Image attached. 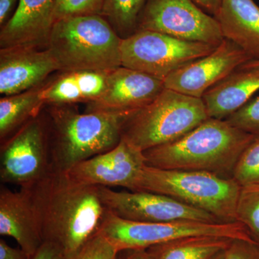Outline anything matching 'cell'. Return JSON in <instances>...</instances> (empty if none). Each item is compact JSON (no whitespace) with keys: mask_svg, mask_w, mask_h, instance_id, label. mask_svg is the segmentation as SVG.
<instances>
[{"mask_svg":"<svg viewBox=\"0 0 259 259\" xmlns=\"http://www.w3.org/2000/svg\"><path fill=\"white\" fill-rule=\"evenodd\" d=\"M44 242L73 259L100 231L106 214L98 187L81 185L64 173H52L31 187Z\"/></svg>","mask_w":259,"mask_h":259,"instance_id":"1","label":"cell"},{"mask_svg":"<svg viewBox=\"0 0 259 259\" xmlns=\"http://www.w3.org/2000/svg\"><path fill=\"white\" fill-rule=\"evenodd\" d=\"M255 139L226 120L209 117L180 139L148 149L144 155L146 166L231 178L240 156Z\"/></svg>","mask_w":259,"mask_h":259,"instance_id":"2","label":"cell"},{"mask_svg":"<svg viewBox=\"0 0 259 259\" xmlns=\"http://www.w3.org/2000/svg\"><path fill=\"white\" fill-rule=\"evenodd\" d=\"M69 105H50L45 116L52 173H65L115 148L128 117L107 112L80 113Z\"/></svg>","mask_w":259,"mask_h":259,"instance_id":"3","label":"cell"},{"mask_svg":"<svg viewBox=\"0 0 259 259\" xmlns=\"http://www.w3.org/2000/svg\"><path fill=\"white\" fill-rule=\"evenodd\" d=\"M122 40L101 15H84L56 22L47 48L59 71L109 72L122 66Z\"/></svg>","mask_w":259,"mask_h":259,"instance_id":"4","label":"cell"},{"mask_svg":"<svg viewBox=\"0 0 259 259\" xmlns=\"http://www.w3.org/2000/svg\"><path fill=\"white\" fill-rule=\"evenodd\" d=\"M241 187L234 179L202 171L145 166L131 191L163 194L212 214L223 223L237 221Z\"/></svg>","mask_w":259,"mask_h":259,"instance_id":"5","label":"cell"},{"mask_svg":"<svg viewBox=\"0 0 259 259\" xmlns=\"http://www.w3.org/2000/svg\"><path fill=\"white\" fill-rule=\"evenodd\" d=\"M209 118L202 98L165 88L124 121L122 140L140 151L176 141Z\"/></svg>","mask_w":259,"mask_h":259,"instance_id":"6","label":"cell"},{"mask_svg":"<svg viewBox=\"0 0 259 259\" xmlns=\"http://www.w3.org/2000/svg\"><path fill=\"white\" fill-rule=\"evenodd\" d=\"M100 233L108 238L119 252L124 250L147 249L152 245L188 236L223 237L254 243L246 228L239 222H139L122 219L107 211Z\"/></svg>","mask_w":259,"mask_h":259,"instance_id":"7","label":"cell"},{"mask_svg":"<svg viewBox=\"0 0 259 259\" xmlns=\"http://www.w3.org/2000/svg\"><path fill=\"white\" fill-rule=\"evenodd\" d=\"M218 46L188 41L161 32L138 30L121 42V63L129 68L164 81L171 73Z\"/></svg>","mask_w":259,"mask_h":259,"instance_id":"8","label":"cell"},{"mask_svg":"<svg viewBox=\"0 0 259 259\" xmlns=\"http://www.w3.org/2000/svg\"><path fill=\"white\" fill-rule=\"evenodd\" d=\"M1 144L2 184L28 188L52 174L45 117H33Z\"/></svg>","mask_w":259,"mask_h":259,"instance_id":"9","label":"cell"},{"mask_svg":"<svg viewBox=\"0 0 259 259\" xmlns=\"http://www.w3.org/2000/svg\"><path fill=\"white\" fill-rule=\"evenodd\" d=\"M138 30L215 46L224 39L215 18L193 0H147L139 18Z\"/></svg>","mask_w":259,"mask_h":259,"instance_id":"10","label":"cell"},{"mask_svg":"<svg viewBox=\"0 0 259 259\" xmlns=\"http://www.w3.org/2000/svg\"><path fill=\"white\" fill-rule=\"evenodd\" d=\"M98 189L107 212L122 219L148 223L180 221L223 223L205 211L163 194L144 191H115L105 187Z\"/></svg>","mask_w":259,"mask_h":259,"instance_id":"11","label":"cell"},{"mask_svg":"<svg viewBox=\"0 0 259 259\" xmlns=\"http://www.w3.org/2000/svg\"><path fill=\"white\" fill-rule=\"evenodd\" d=\"M251 60L236 44L223 39L211 54L171 73L163 81L165 88L187 96L202 98L209 89Z\"/></svg>","mask_w":259,"mask_h":259,"instance_id":"12","label":"cell"},{"mask_svg":"<svg viewBox=\"0 0 259 259\" xmlns=\"http://www.w3.org/2000/svg\"><path fill=\"white\" fill-rule=\"evenodd\" d=\"M164 89L162 80L121 66L108 72L105 90L88 103L86 112L130 116L154 101Z\"/></svg>","mask_w":259,"mask_h":259,"instance_id":"13","label":"cell"},{"mask_svg":"<svg viewBox=\"0 0 259 259\" xmlns=\"http://www.w3.org/2000/svg\"><path fill=\"white\" fill-rule=\"evenodd\" d=\"M146 165L144 152L121 139L115 148L80 162L64 174L81 185L131 191Z\"/></svg>","mask_w":259,"mask_h":259,"instance_id":"14","label":"cell"},{"mask_svg":"<svg viewBox=\"0 0 259 259\" xmlns=\"http://www.w3.org/2000/svg\"><path fill=\"white\" fill-rule=\"evenodd\" d=\"M56 71L59 65L47 47L1 49L0 93L10 96L36 88Z\"/></svg>","mask_w":259,"mask_h":259,"instance_id":"15","label":"cell"},{"mask_svg":"<svg viewBox=\"0 0 259 259\" xmlns=\"http://www.w3.org/2000/svg\"><path fill=\"white\" fill-rule=\"evenodd\" d=\"M0 235L14 238L30 259L44 243L31 187H0Z\"/></svg>","mask_w":259,"mask_h":259,"instance_id":"16","label":"cell"},{"mask_svg":"<svg viewBox=\"0 0 259 259\" xmlns=\"http://www.w3.org/2000/svg\"><path fill=\"white\" fill-rule=\"evenodd\" d=\"M55 0H19L13 17L0 32L1 49L47 47L54 23Z\"/></svg>","mask_w":259,"mask_h":259,"instance_id":"17","label":"cell"},{"mask_svg":"<svg viewBox=\"0 0 259 259\" xmlns=\"http://www.w3.org/2000/svg\"><path fill=\"white\" fill-rule=\"evenodd\" d=\"M259 91V67L240 66L202 97L207 115L226 120Z\"/></svg>","mask_w":259,"mask_h":259,"instance_id":"18","label":"cell"},{"mask_svg":"<svg viewBox=\"0 0 259 259\" xmlns=\"http://www.w3.org/2000/svg\"><path fill=\"white\" fill-rule=\"evenodd\" d=\"M214 17L223 38L259 60V7L253 0H221Z\"/></svg>","mask_w":259,"mask_h":259,"instance_id":"19","label":"cell"},{"mask_svg":"<svg viewBox=\"0 0 259 259\" xmlns=\"http://www.w3.org/2000/svg\"><path fill=\"white\" fill-rule=\"evenodd\" d=\"M107 74L94 71L64 72L50 84L42 87L40 97L45 105L89 103L96 100L105 90Z\"/></svg>","mask_w":259,"mask_h":259,"instance_id":"20","label":"cell"},{"mask_svg":"<svg viewBox=\"0 0 259 259\" xmlns=\"http://www.w3.org/2000/svg\"><path fill=\"white\" fill-rule=\"evenodd\" d=\"M233 239L223 237H184L152 245L146 250L148 259H211L224 251Z\"/></svg>","mask_w":259,"mask_h":259,"instance_id":"21","label":"cell"},{"mask_svg":"<svg viewBox=\"0 0 259 259\" xmlns=\"http://www.w3.org/2000/svg\"><path fill=\"white\" fill-rule=\"evenodd\" d=\"M41 88H36L3 97L0 100V139L1 143L15 134L22 126L40 115L45 104L40 97Z\"/></svg>","mask_w":259,"mask_h":259,"instance_id":"22","label":"cell"},{"mask_svg":"<svg viewBox=\"0 0 259 259\" xmlns=\"http://www.w3.org/2000/svg\"><path fill=\"white\" fill-rule=\"evenodd\" d=\"M147 0H105L102 16L122 38L137 30L140 16Z\"/></svg>","mask_w":259,"mask_h":259,"instance_id":"23","label":"cell"},{"mask_svg":"<svg viewBox=\"0 0 259 259\" xmlns=\"http://www.w3.org/2000/svg\"><path fill=\"white\" fill-rule=\"evenodd\" d=\"M236 214L237 221L245 226L259 248V186L241 187Z\"/></svg>","mask_w":259,"mask_h":259,"instance_id":"24","label":"cell"},{"mask_svg":"<svg viewBox=\"0 0 259 259\" xmlns=\"http://www.w3.org/2000/svg\"><path fill=\"white\" fill-rule=\"evenodd\" d=\"M232 178L241 187L259 186V138L245 148L233 170Z\"/></svg>","mask_w":259,"mask_h":259,"instance_id":"25","label":"cell"},{"mask_svg":"<svg viewBox=\"0 0 259 259\" xmlns=\"http://www.w3.org/2000/svg\"><path fill=\"white\" fill-rule=\"evenodd\" d=\"M105 0H55L54 22L64 19L102 15Z\"/></svg>","mask_w":259,"mask_h":259,"instance_id":"26","label":"cell"},{"mask_svg":"<svg viewBox=\"0 0 259 259\" xmlns=\"http://www.w3.org/2000/svg\"><path fill=\"white\" fill-rule=\"evenodd\" d=\"M226 120L235 127L259 138V95Z\"/></svg>","mask_w":259,"mask_h":259,"instance_id":"27","label":"cell"},{"mask_svg":"<svg viewBox=\"0 0 259 259\" xmlns=\"http://www.w3.org/2000/svg\"><path fill=\"white\" fill-rule=\"evenodd\" d=\"M118 253L111 241L99 232L73 259H117Z\"/></svg>","mask_w":259,"mask_h":259,"instance_id":"28","label":"cell"},{"mask_svg":"<svg viewBox=\"0 0 259 259\" xmlns=\"http://www.w3.org/2000/svg\"><path fill=\"white\" fill-rule=\"evenodd\" d=\"M225 259H259V248L250 242L233 240L225 251Z\"/></svg>","mask_w":259,"mask_h":259,"instance_id":"29","label":"cell"},{"mask_svg":"<svg viewBox=\"0 0 259 259\" xmlns=\"http://www.w3.org/2000/svg\"><path fill=\"white\" fill-rule=\"evenodd\" d=\"M31 259H66V257L57 245L44 242Z\"/></svg>","mask_w":259,"mask_h":259,"instance_id":"30","label":"cell"},{"mask_svg":"<svg viewBox=\"0 0 259 259\" xmlns=\"http://www.w3.org/2000/svg\"><path fill=\"white\" fill-rule=\"evenodd\" d=\"M0 259H30L22 248L10 246L4 239H0Z\"/></svg>","mask_w":259,"mask_h":259,"instance_id":"31","label":"cell"},{"mask_svg":"<svg viewBox=\"0 0 259 259\" xmlns=\"http://www.w3.org/2000/svg\"><path fill=\"white\" fill-rule=\"evenodd\" d=\"M19 0H0V26L3 27L13 17Z\"/></svg>","mask_w":259,"mask_h":259,"instance_id":"32","label":"cell"},{"mask_svg":"<svg viewBox=\"0 0 259 259\" xmlns=\"http://www.w3.org/2000/svg\"><path fill=\"white\" fill-rule=\"evenodd\" d=\"M202 10L214 16L221 5V0H193Z\"/></svg>","mask_w":259,"mask_h":259,"instance_id":"33","label":"cell"},{"mask_svg":"<svg viewBox=\"0 0 259 259\" xmlns=\"http://www.w3.org/2000/svg\"><path fill=\"white\" fill-rule=\"evenodd\" d=\"M117 259H148L146 249H131L121 250Z\"/></svg>","mask_w":259,"mask_h":259,"instance_id":"34","label":"cell"},{"mask_svg":"<svg viewBox=\"0 0 259 259\" xmlns=\"http://www.w3.org/2000/svg\"><path fill=\"white\" fill-rule=\"evenodd\" d=\"M241 67L243 68H251V67H259V60H251L245 63L244 64L242 65Z\"/></svg>","mask_w":259,"mask_h":259,"instance_id":"35","label":"cell"},{"mask_svg":"<svg viewBox=\"0 0 259 259\" xmlns=\"http://www.w3.org/2000/svg\"><path fill=\"white\" fill-rule=\"evenodd\" d=\"M225 251H226V250H225L224 251L221 252V253H218V254L214 255V256L211 259H225Z\"/></svg>","mask_w":259,"mask_h":259,"instance_id":"36","label":"cell"},{"mask_svg":"<svg viewBox=\"0 0 259 259\" xmlns=\"http://www.w3.org/2000/svg\"></svg>","mask_w":259,"mask_h":259,"instance_id":"37","label":"cell"}]
</instances>
